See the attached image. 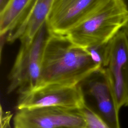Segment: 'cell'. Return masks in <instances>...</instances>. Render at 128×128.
I'll return each mask as SVG.
<instances>
[{
    "instance_id": "6da1fadb",
    "label": "cell",
    "mask_w": 128,
    "mask_h": 128,
    "mask_svg": "<svg viewBox=\"0 0 128 128\" xmlns=\"http://www.w3.org/2000/svg\"><path fill=\"white\" fill-rule=\"evenodd\" d=\"M100 68L86 48L74 44L66 36L50 34L44 48L38 88L50 84L76 86Z\"/></svg>"
},
{
    "instance_id": "7a4b0ae2",
    "label": "cell",
    "mask_w": 128,
    "mask_h": 128,
    "mask_svg": "<svg viewBox=\"0 0 128 128\" xmlns=\"http://www.w3.org/2000/svg\"><path fill=\"white\" fill-rule=\"evenodd\" d=\"M128 22V12L122 0H108L66 35L84 48L108 43Z\"/></svg>"
},
{
    "instance_id": "3957f363",
    "label": "cell",
    "mask_w": 128,
    "mask_h": 128,
    "mask_svg": "<svg viewBox=\"0 0 128 128\" xmlns=\"http://www.w3.org/2000/svg\"><path fill=\"white\" fill-rule=\"evenodd\" d=\"M50 34L46 22L32 40L20 41L18 52L8 76V94L16 92L22 94L38 88L44 48Z\"/></svg>"
},
{
    "instance_id": "277c9868",
    "label": "cell",
    "mask_w": 128,
    "mask_h": 128,
    "mask_svg": "<svg viewBox=\"0 0 128 128\" xmlns=\"http://www.w3.org/2000/svg\"><path fill=\"white\" fill-rule=\"evenodd\" d=\"M77 86L83 106L92 112L110 128H120V110L104 68L90 74Z\"/></svg>"
},
{
    "instance_id": "5b68a950",
    "label": "cell",
    "mask_w": 128,
    "mask_h": 128,
    "mask_svg": "<svg viewBox=\"0 0 128 128\" xmlns=\"http://www.w3.org/2000/svg\"><path fill=\"white\" fill-rule=\"evenodd\" d=\"M14 128H84L86 121L81 108L44 106L18 110Z\"/></svg>"
},
{
    "instance_id": "8992f818",
    "label": "cell",
    "mask_w": 128,
    "mask_h": 128,
    "mask_svg": "<svg viewBox=\"0 0 128 128\" xmlns=\"http://www.w3.org/2000/svg\"><path fill=\"white\" fill-rule=\"evenodd\" d=\"M117 106L128 107V30L126 26L108 43V56L104 68Z\"/></svg>"
},
{
    "instance_id": "52a82bcc",
    "label": "cell",
    "mask_w": 128,
    "mask_h": 128,
    "mask_svg": "<svg viewBox=\"0 0 128 128\" xmlns=\"http://www.w3.org/2000/svg\"><path fill=\"white\" fill-rule=\"evenodd\" d=\"M108 0H54L46 22L51 34L66 36Z\"/></svg>"
},
{
    "instance_id": "ba28073f",
    "label": "cell",
    "mask_w": 128,
    "mask_h": 128,
    "mask_svg": "<svg viewBox=\"0 0 128 128\" xmlns=\"http://www.w3.org/2000/svg\"><path fill=\"white\" fill-rule=\"evenodd\" d=\"M44 106L83 107L82 98L77 85H46L19 95L18 110Z\"/></svg>"
},
{
    "instance_id": "9c48e42d",
    "label": "cell",
    "mask_w": 128,
    "mask_h": 128,
    "mask_svg": "<svg viewBox=\"0 0 128 128\" xmlns=\"http://www.w3.org/2000/svg\"><path fill=\"white\" fill-rule=\"evenodd\" d=\"M53 0H34L23 18L8 33L7 42L32 40L46 22Z\"/></svg>"
},
{
    "instance_id": "30bf717a",
    "label": "cell",
    "mask_w": 128,
    "mask_h": 128,
    "mask_svg": "<svg viewBox=\"0 0 128 128\" xmlns=\"http://www.w3.org/2000/svg\"><path fill=\"white\" fill-rule=\"evenodd\" d=\"M34 0H10L0 12V34L6 36L20 20Z\"/></svg>"
},
{
    "instance_id": "8fae6325",
    "label": "cell",
    "mask_w": 128,
    "mask_h": 128,
    "mask_svg": "<svg viewBox=\"0 0 128 128\" xmlns=\"http://www.w3.org/2000/svg\"><path fill=\"white\" fill-rule=\"evenodd\" d=\"M82 109L86 121V126L84 128H110L90 110L84 106L82 107Z\"/></svg>"
},
{
    "instance_id": "7c38bea8",
    "label": "cell",
    "mask_w": 128,
    "mask_h": 128,
    "mask_svg": "<svg viewBox=\"0 0 128 128\" xmlns=\"http://www.w3.org/2000/svg\"><path fill=\"white\" fill-rule=\"evenodd\" d=\"M12 116L9 114V113H4L2 112L1 108L0 115V128H10V121Z\"/></svg>"
},
{
    "instance_id": "4fadbf2b",
    "label": "cell",
    "mask_w": 128,
    "mask_h": 128,
    "mask_svg": "<svg viewBox=\"0 0 128 128\" xmlns=\"http://www.w3.org/2000/svg\"><path fill=\"white\" fill-rule=\"evenodd\" d=\"M10 0H0V12H1L6 6Z\"/></svg>"
},
{
    "instance_id": "5bb4252c",
    "label": "cell",
    "mask_w": 128,
    "mask_h": 128,
    "mask_svg": "<svg viewBox=\"0 0 128 128\" xmlns=\"http://www.w3.org/2000/svg\"><path fill=\"white\" fill-rule=\"evenodd\" d=\"M122 1L126 10H127V11L128 12V0H122ZM126 28L127 30H128V22L126 26Z\"/></svg>"
}]
</instances>
